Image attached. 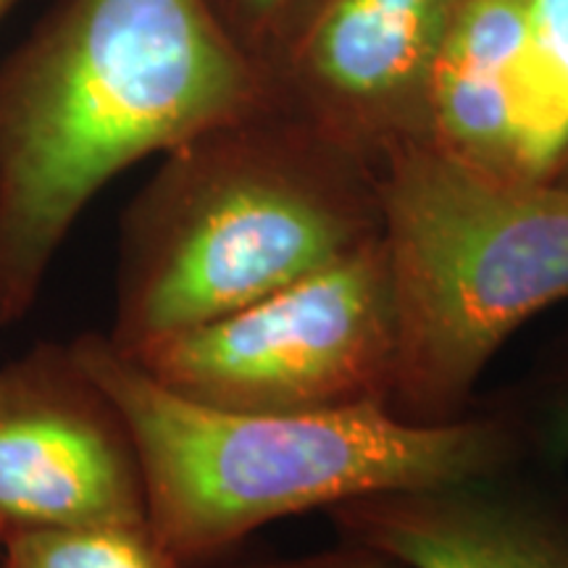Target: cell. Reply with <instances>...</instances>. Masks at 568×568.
<instances>
[{"instance_id":"obj_1","label":"cell","mask_w":568,"mask_h":568,"mask_svg":"<svg viewBox=\"0 0 568 568\" xmlns=\"http://www.w3.org/2000/svg\"><path fill=\"white\" fill-rule=\"evenodd\" d=\"M266 105L209 0H55L0 67V326L113 176Z\"/></svg>"},{"instance_id":"obj_2","label":"cell","mask_w":568,"mask_h":568,"mask_svg":"<svg viewBox=\"0 0 568 568\" xmlns=\"http://www.w3.org/2000/svg\"><path fill=\"white\" fill-rule=\"evenodd\" d=\"M71 347L122 410L145 479L148 527L182 568L230 558L280 518L506 471L529 456L510 408L437 426L389 408L243 414L172 393L109 335L90 332Z\"/></svg>"},{"instance_id":"obj_3","label":"cell","mask_w":568,"mask_h":568,"mask_svg":"<svg viewBox=\"0 0 568 568\" xmlns=\"http://www.w3.org/2000/svg\"><path fill=\"white\" fill-rule=\"evenodd\" d=\"M382 237L361 155L266 105L163 153L122 216V353L245 308Z\"/></svg>"},{"instance_id":"obj_4","label":"cell","mask_w":568,"mask_h":568,"mask_svg":"<svg viewBox=\"0 0 568 568\" xmlns=\"http://www.w3.org/2000/svg\"><path fill=\"white\" fill-rule=\"evenodd\" d=\"M379 203L397 308L389 410L458 422L497 351L568 301V187L410 142L387 155Z\"/></svg>"},{"instance_id":"obj_5","label":"cell","mask_w":568,"mask_h":568,"mask_svg":"<svg viewBox=\"0 0 568 568\" xmlns=\"http://www.w3.org/2000/svg\"><path fill=\"white\" fill-rule=\"evenodd\" d=\"M124 355L166 389L211 408H389L397 308L382 237L245 308Z\"/></svg>"},{"instance_id":"obj_6","label":"cell","mask_w":568,"mask_h":568,"mask_svg":"<svg viewBox=\"0 0 568 568\" xmlns=\"http://www.w3.org/2000/svg\"><path fill=\"white\" fill-rule=\"evenodd\" d=\"M48 527H148L130 426L71 343L0 364V535Z\"/></svg>"},{"instance_id":"obj_7","label":"cell","mask_w":568,"mask_h":568,"mask_svg":"<svg viewBox=\"0 0 568 568\" xmlns=\"http://www.w3.org/2000/svg\"><path fill=\"white\" fill-rule=\"evenodd\" d=\"M458 0H303L264 69L272 105L361 155L429 140L426 88Z\"/></svg>"},{"instance_id":"obj_8","label":"cell","mask_w":568,"mask_h":568,"mask_svg":"<svg viewBox=\"0 0 568 568\" xmlns=\"http://www.w3.org/2000/svg\"><path fill=\"white\" fill-rule=\"evenodd\" d=\"M516 468L355 497L326 514L339 539L403 568H568V497Z\"/></svg>"},{"instance_id":"obj_9","label":"cell","mask_w":568,"mask_h":568,"mask_svg":"<svg viewBox=\"0 0 568 568\" xmlns=\"http://www.w3.org/2000/svg\"><path fill=\"white\" fill-rule=\"evenodd\" d=\"M529 0H458L426 88L429 140L497 174H514V80Z\"/></svg>"},{"instance_id":"obj_10","label":"cell","mask_w":568,"mask_h":568,"mask_svg":"<svg viewBox=\"0 0 568 568\" xmlns=\"http://www.w3.org/2000/svg\"><path fill=\"white\" fill-rule=\"evenodd\" d=\"M568 148V0H529L514 80V174L550 180Z\"/></svg>"},{"instance_id":"obj_11","label":"cell","mask_w":568,"mask_h":568,"mask_svg":"<svg viewBox=\"0 0 568 568\" xmlns=\"http://www.w3.org/2000/svg\"><path fill=\"white\" fill-rule=\"evenodd\" d=\"M0 568H182L151 527H48L3 537Z\"/></svg>"},{"instance_id":"obj_12","label":"cell","mask_w":568,"mask_h":568,"mask_svg":"<svg viewBox=\"0 0 568 568\" xmlns=\"http://www.w3.org/2000/svg\"><path fill=\"white\" fill-rule=\"evenodd\" d=\"M521 424L527 453H537L552 464L568 460V347L542 374L535 393L529 397V406L510 408Z\"/></svg>"},{"instance_id":"obj_13","label":"cell","mask_w":568,"mask_h":568,"mask_svg":"<svg viewBox=\"0 0 568 568\" xmlns=\"http://www.w3.org/2000/svg\"><path fill=\"white\" fill-rule=\"evenodd\" d=\"M209 3L226 30L253 53V40L276 38L303 0H209Z\"/></svg>"},{"instance_id":"obj_14","label":"cell","mask_w":568,"mask_h":568,"mask_svg":"<svg viewBox=\"0 0 568 568\" xmlns=\"http://www.w3.org/2000/svg\"><path fill=\"white\" fill-rule=\"evenodd\" d=\"M205 568H403L385 552L339 539L337 548L308 552L297 558H258V560H219Z\"/></svg>"},{"instance_id":"obj_15","label":"cell","mask_w":568,"mask_h":568,"mask_svg":"<svg viewBox=\"0 0 568 568\" xmlns=\"http://www.w3.org/2000/svg\"><path fill=\"white\" fill-rule=\"evenodd\" d=\"M550 180L558 182V184H564V187H568V148H566L564 159H560V163L556 166V172H552Z\"/></svg>"},{"instance_id":"obj_16","label":"cell","mask_w":568,"mask_h":568,"mask_svg":"<svg viewBox=\"0 0 568 568\" xmlns=\"http://www.w3.org/2000/svg\"><path fill=\"white\" fill-rule=\"evenodd\" d=\"M17 3H21V0H0V21L9 17L11 9H13V6H17Z\"/></svg>"},{"instance_id":"obj_17","label":"cell","mask_w":568,"mask_h":568,"mask_svg":"<svg viewBox=\"0 0 568 568\" xmlns=\"http://www.w3.org/2000/svg\"><path fill=\"white\" fill-rule=\"evenodd\" d=\"M0 552H3V535H0Z\"/></svg>"}]
</instances>
